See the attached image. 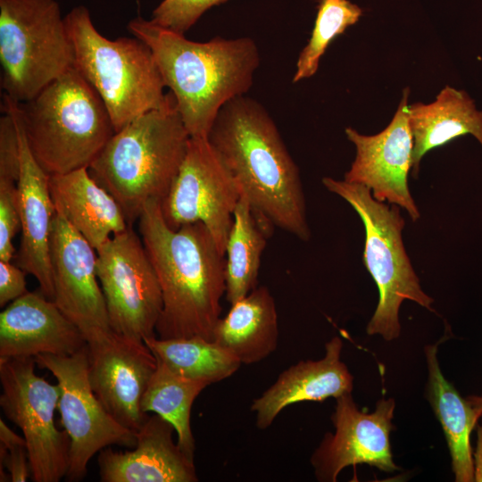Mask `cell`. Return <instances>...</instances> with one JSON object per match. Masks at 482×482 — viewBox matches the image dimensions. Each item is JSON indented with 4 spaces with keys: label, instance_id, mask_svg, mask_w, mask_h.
<instances>
[{
    "label": "cell",
    "instance_id": "6da1fadb",
    "mask_svg": "<svg viewBox=\"0 0 482 482\" xmlns=\"http://www.w3.org/2000/svg\"><path fill=\"white\" fill-rule=\"evenodd\" d=\"M207 139L258 221L268 231L277 227L308 241L299 169L266 109L245 95L231 99L219 111Z\"/></svg>",
    "mask_w": 482,
    "mask_h": 482
},
{
    "label": "cell",
    "instance_id": "7a4b0ae2",
    "mask_svg": "<svg viewBox=\"0 0 482 482\" xmlns=\"http://www.w3.org/2000/svg\"><path fill=\"white\" fill-rule=\"evenodd\" d=\"M160 204L148 202L137 220L162 290L156 337L212 341L226 289L225 255L202 222L170 229Z\"/></svg>",
    "mask_w": 482,
    "mask_h": 482
},
{
    "label": "cell",
    "instance_id": "3957f363",
    "mask_svg": "<svg viewBox=\"0 0 482 482\" xmlns=\"http://www.w3.org/2000/svg\"><path fill=\"white\" fill-rule=\"evenodd\" d=\"M128 29L151 49L192 137H207L220 108L253 83L260 54L253 38L195 42L140 16Z\"/></svg>",
    "mask_w": 482,
    "mask_h": 482
},
{
    "label": "cell",
    "instance_id": "277c9868",
    "mask_svg": "<svg viewBox=\"0 0 482 482\" xmlns=\"http://www.w3.org/2000/svg\"><path fill=\"white\" fill-rule=\"evenodd\" d=\"M189 139L171 94L163 107L115 132L88 170L116 199L132 226L148 202H162L169 192Z\"/></svg>",
    "mask_w": 482,
    "mask_h": 482
},
{
    "label": "cell",
    "instance_id": "5b68a950",
    "mask_svg": "<svg viewBox=\"0 0 482 482\" xmlns=\"http://www.w3.org/2000/svg\"><path fill=\"white\" fill-rule=\"evenodd\" d=\"M17 110L29 150L48 175L88 168L115 133L103 100L75 66L17 102Z\"/></svg>",
    "mask_w": 482,
    "mask_h": 482
},
{
    "label": "cell",
    "instance_id": "8992f818",
    "mask_svg": "<svg viewBox=\"0 0 482 482\" xmlns=\"http://www.w3.org/2000/svg\"><path fill=\"white\" fill-rule=\"evenodd\" d=\"M74 66L103 100L115 132L138 116L163 107L162 77L148 46L137 37L109 39L95 28L83 5L64 17Z\"/></svg>",
    "mask_w": 482,
    "mask_h": 482
},
{
    "label": "cell",
    "instance_id": "52a82bcc",
    "mask_svg": "<svg viewBox=\"0 0 482 482\" xmlns=\"http://www.w3.org/2000/svg\"><path fill=\"white\" fill-rule=\"evenodd\" d=\"M331 193L345 200L358 213L365 229L363 263L379 293L376 311L367 326L369 335L390 341L399 337V309L404 300L430 311L434 300L424 293L405 251L400 206L376 200L365 186L322 179Z\"/></svg>",
    "mask_w": 482,
    "mask_h": 482
},
{
    "label": "cell",
    "instance_id": "ba28073f",
    "mask_svg": "<svg viewBox=\"0 0 482 482\" xmlns=\"http://www.w3.org/2000/svg\"><path fill=\"white\" fill-rule=\"evenodd\" d=\"M74 49L55 0H0V62L4 95L34 98L74 67Z\"/></svg>",
    "mask_w": 482,
    "mask_h": 482
},
{
    "label": "cell",
    "instance_id": "9c48e42d",
    "mask_svg": "<svg viewBox=\"0 0 482 482\" xmlns=\"http://www.w3.org/2000/svg\"><path fill=\"white\" fill-rule=\"evenodd\" d=\"M33 357L0 359V406L26 441L31 479L58 482L70 463L71 440L55 426L60 389L35 372Z\"/></svg>",
    "mask_w": 482,
    "mask_h": 482
},
{
    "label": "cell",
    "instance_id": "30bf717a",
    "mask_svg": "<svg viewBox=\"0 0 482 482\" xmlns=\"http://www.w3.org/2000/svg\"><path fill=\"white\" fill-rule=\"evenodd\" d=\"M96 275L111 330L138 342L156 336L162 290L143 241L132 226L96 250Z\"/></svg>",
    "mask_w": 482,
    "mask_h": 482
},
{
    "label": "cell",
    "instance_id": "8fae6325",
    "mask_svg": "<svg viewBox=\"0 0 482 482\" xmlns=\"http://www.w3.org/2000/svg\"><path fill=\"white\" fill-rule=\"evenodd\" d=\"M35 360L39 368L53 374L60 389L58 410L71 440L66 480L83 479L89 461L106 447L136 445L137 434L118 423L91 388L87 345L71 355L38 354Z\"/></svg>",
    "mask_w": 482,
    "mask_h": 482
},
{
    "label": "cell",
    "instance_id": "7c38bea8",
    "mask_svg": "<svg viewBox=\"0 0 482 482\" xmlns=\"http://www.w3.org/2000/svg\"><path fill=\"white\" fill-rule=\"evenodd\" d=\"M239 188L207 137H190L182 164L161 202L167 225L202 222L225 255Z\"/></svg>",
    "mask_w": 482,
    "mask_h": 482
},
{
    "label": "cell",
    "instance_id": "4fadbf2b",
    "mask_svg": "<svg viewBox=\"0 0 482 482\" xmlns=\"http://www.w3.org/2000/svg\"><path fill=\"white\" fill-rule=\"evenodd\" d=\"M84 337L94 394L118 423L137 434L149 417L141 409V400L157 359L145 342L112 330L91 329Z\"/></svg>",
    "mask_w": 482,
    "mask_h": 482
},
{
    "label": "cell",
    "instance_id": "5bb4252c",
    "mask_svg": "<svg viewBox=\"0 0 482 482\" xmlns=\"http://www.w3.org/2000/svg\"><path fill=\"white\" fill-rule=\"evenodd\" d=\"M409 93V88L403 90L396 112L381 132L366 136L352 128L345 129L356 155L344 180L367 187L376 200L403 208L416 221L420 214L408 187L413 150Z\"/></svg>",
    "mask_w": 482,
    "mask_h": 482
},
{
    "label": "cell",
    "instance_id": "9a60e30c",
    "mask_svg": "<svg viewBox=\"0 0 482 482\" xmlns=\"http://www.w3.org/2000/svg\"><path fill=\"white\" fill-rule=\"evenodd\" d=\"M395 411L393 399H381L372 413L361 411L351 393L337 398L332 422L311 461L320 481L335 482L347 466L368 464L386 472L398 467L393 461L389 434Z\"/></svg>",
    "mask_w": 482,
    "mask_h": 482
},
{
    "label": "cell",
    "instance_id": "2e32d148",
    "mask_svg": "<svg viewBox=\"0 0 482 482\" xmlns=\"http://www.w3.org/2000/svg\"><path fill=\"white\" fill-rule=\"evenodd\" d=\"M53 301L83 333L111 330L96 275V251L58 212L50 245Z\"/></svg>",
    "mask_w": 482,
    "mask_h": 482
},
{
    "label": "cell",
    "instance_id": "e0dca14e",
    "mask_svg": "<svg viewBox=\"0 0 482 482\" xmlns=\"http://www.w3.org/2000/svg\"><path fill=\"white\" fill-rule=\"evenodd\" d=\"M3 105L15 120L21 146V171L17 186L21 238L15 253V263L31 274L37 280L39 290L53 300L50 245L56 211L50 192L49 175L29 150L19 118L17 102L4 95Z\"/></svg>",
    "mask_w": 482,
    "mask_h": 482
},
{
    "label": "cell",
    "instance_id": "ac0fdd59",
    "mask_svg": "<svg viewBox=\"0 0 482 482\" xmlns=\"http://www.w3.org/2000/svg\"><path fill=\"white\" fill-rule=\"evenodd\" d=\"M86 345L81 330L40 290L26 293L0 313V359L71 355Z\"/></svg>",
    "mask_w": 482,
    "mask_h": 482
},
{
    "label": "cell",
    "instance_id": "d6986e66",
    "mask_svg": "<svg viewBox=\"0 0 482 482\" xmlns=\"http://www.w3.org/2000/svg\"><path fill=\"white\" fill-rule=\"evenodd\" d=\"M173 425L158 414L149 415L129 451L104 448L98 455L103 482H195L194 460L173 440Z\"/></svg>",
    "mask_w": 482,
    "mask_h": 482
},
{
    "label": "cell",
    "instance_id": "ffe728a7",
    "mask_svg": "<svg viewBox=\"0 0 482 482\" xmlns=\"http://www.w3.org/2000/svg\"><path fill=\"white\" fill-rule=\"evenodd\" d=\"M343 343L334 337L325 345L319 361H302L280 373L263 394L255 398L251 410L256 413V427L269 428L286 407L301 402H322L353 390V376L340 360Z\"/></svg>",
    "mask_w": 482,
    "mask_h": 482
},
{
    "label": "cell",
    "instance_id": "44dd1931",
    "mask_svg": "<svg viewBox=\"0 0 482 482\" xmlns=\"http://www.w3.org/2000/svg\"><path fill=\"white\" fill-rule=\"evenodd\" d=\"M55 211L96 251L129 225L116 199L90 175L88 168L49 175Z\"/></svg>",
    "mask_w": 482,
    "mask_h": 482
},
{
    "label": "cell",
    "instance_id": "7402d4cb",
    "mask_svg": "<svg viewBox=\"0 0 482 482\" xmlns=\"http://www.w3.org/2000/svg\"><path fill=\"white\" fill-rule=\"evenodd\" d=\"M278 322L275 300L265 286L255 287L231 304L218 321L212 341L242 364L259 362L278 346Z\"/></svg>",
    "mask_w": 482,
    "mask_h": 482
},
{
    "label": "cell",
    "instance_id": "603a6c76",
    "mask_svg": "<svg viewBox=\"0 0 482 482\" xmlns=\"http://www.w3.org/2000/svg\"><path fill=\"white\" fill-rule=\"evenodd\" d=\"M409 122L413 138L411 170L415 177L426 153L457 137L470 134L482 145V111L463 90L447 86L434 102L409 105Z\"/></svg>",
    "mask_w": 482,
    "mask_h": 482
},
{
    "label": "cell",
    "instance_id": "cb8c5ba5",
    "mask_svg": "<svg viewBox=\"0 0 482 482\" xmlns=\"http://www.w3.org/2000/svg\"><path fill=\"white\" fill-rule=\"evenodd\" d=\"M437 344L426 347L427 397L445 436L452 468L458 482L474 481L470 434L482 415V398L466 400L448 382L436 358Z\"/></svg>",
    "mask_w": 482,
    "mask_h": 482
},
{
    "label": "cell",
    "instance_id": "d4e9b609",
    "mask_svg": "<svg viewBox=\"0 0 482 482\" xmlns=\"http://www.w3.org/2000/svg\"><path fill=\"white\" fill-rule=\"evenodd\" d=\"M268 234L246 199L241 195L233 213L225 250V295L230 304L257 287Z\"/></svg>",
    "mask_w": 482,
    "mask_h": 482
},
{
    "label": "cell",
    "instance_id": "484cf974",
    "mask_svg": "<svg viewBox=\"0 0 482 482\" xmlns=\"http://www.w3.org/2000/svg\"><path fill=\"white\" fill-rule=\"evenodd\" d=\"M158 362L174 373L209 385L233 375L241 362L213 341L199 337L144 340Z\"/></svg>",
    "mask_w": 482,
    "mask_h": 482
},
{
    "label": "cell",
    "instance_id": "4316f807",
    "mask_svg": "<svg viewBox=\"0 0 482 482\" xmlns=\"http://www.w3.org/2000/svg\"><path fill=\"white\" fill-rule=\"evenodd\" d=\"M208 386L207 382L174 373L157 361V368L141 400L144 412H154L170 422L177 443L187 457L194 460L195 439L190 417L195 398Z\"/></svg>",
    "mask_w": 482,
    "mask_h": 482
},
{
    "label": "cell",
    "instance_id": "83f0119b",
    "mask_svg": "<svg viewBox=\"0 0 482 482\" xmlns=\"http://www.w3.org/2000/svg\"><path fill=\"white\" fill-rule=\"evenodd\" d=\"M362 14V10L349 0H319L314 27L298 56L292 82L312 77L332 40L355 24Z\"/></svg>",
    "mask_w": 482,
    "mask_h": 482
},
{
    "label": "cell",
    "instance_id": "f1b7e54d",
    "mask_svg": "<svg viewBox=\"0 0 482 482\" xmlns=\"http://www.w3.org/2000/svg\"><path fill=\"white\" fill-rule=\"evenodd\" d=\"M228 0H163L153 11L151 21L184 34L209 8Z\"/></svg>",
    "mask_w": 482,
    "mask_h": 482
},
{
    "label": "cell",
    "instance_id": "f546056e",
    "mask_svg": "<svg viewBox=\"0 0 482 482\" xmlns=\"http://www.w3.org/2000/svg\"><path fill=\"white\" fill-rule=\"evenodd\" d=\"M20 229L17 183L0 181V261H12L15 257L13 238Z\"/></svg>",
    "mask_w": 482,
    "mask_h": 482
},
{
    "label": "cell",
    "instance_id": "4dcf8cb0",
    "mask_svg": "<svg viewBox=\"0 0 482 482\" xmlns=\"http://www.w3.org/2000/svg\"><path fill=\"white\" fill-rule=\"evenodd\" d=\"M0 119V181L17 183L21 171V146L12 115L6 110Z\"/></svg>",
    "mask_w": 482,
    "mask_h": 482
},
{
    "label": "cell",
    "instance_id": "1f68e13d",
    "mask_svg": "<svg viewBox=\"0 0 482 482\" xmlns=\"http://www.w3.org/2000/svg\"><path fill=\"white\" fill-rule=\"evenodd\" d=\"M27 272L12 261H0V306L4 307L29 291Z\"/></svg>",
    "mask_w": 482,
    "mask_h": 482
},
{
    "label": "cell",
    "instance_id": "d6a6232c",
    "mask_svg": "<svg viewBox=\"0 0 482 482\" xmlns=\"http://www.w3.org/2000/svg\"><path fill=\"white\" fill-rule=\"evenodd\" d=\"M6 468L12 482H24L31 476L27 447L16 446L7 450L0 445V470Z\"/></svg>",
    "mask_w": 482,
    "mask_h": 482
},
{
    "label": "cell",
    "instance_id": "836d02e7",
    "mask_svg": "<svg viewBox=\"0 0 482 482\" xmlns=\"http://www.w3.org/2000/svg\"><path fill=\"white\" fill-rule=\"evenodd\" d=\"M0 445L7 450L21 445L26 446L25 438L12 431L3 419H0Z\"/></svg>",
    "mask_w": 482,
    "mask_h": 482
},
{
    "label": "cell",
    "instance_id": "e575fe53",
    "mask_svg": "<svg viewBox=\"0 0 482 482\" xmlns=\"http://www.w3.org/2000/svg\"><path fill=\"white\" fill-rule=\"evenodd\" d=\"M474 481L482 482V424L478 427V442L474 456Z\"/></svg>",
    "mask_w": 482,
    "mask_h": 482
}]
</instances>
